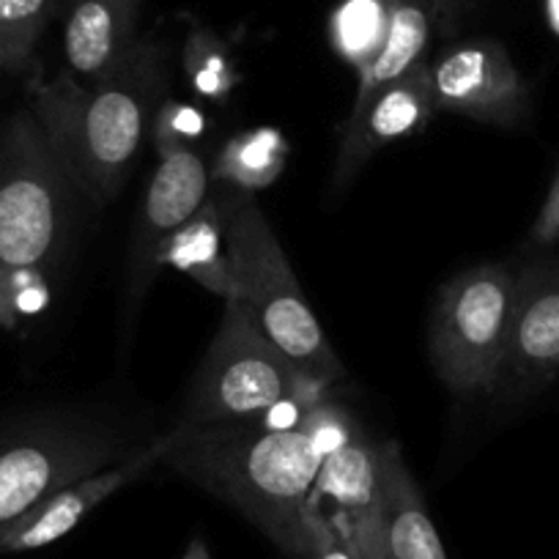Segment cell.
I'll use <instances>...</instances> for the list:
<instances>
[{
  "label": "cell",
  "instance_id": "1",
  "mask_svg": "<svg viewBox=\"0 0 559 559\" xmlns=\"http://www.w3.org/2000/svg\"><path fill=\"white\" fill-rule=\"evenodd\" d=\"M159 464L239 510L283 554L308 559L305 510L324 453L316 448L305 423L272 428L261 414L219 423L181 419L165 433Z\"/></svg>",
  "mask_w": 559,
  "mask_h": 559
},
{
  "label": "cell",
  "instance_id": "2",
  "mask_svg": "<svg viewBox=\"0 0 559 559\" xmlns=\"http://www.w3.org/2000/svg\"><path fill=\"white\" fill-rule=\"evenodd\" d=\"M165 47L138 39L123 61L99 83L74 74L31 80V112L45 129L74 192L105 206L132 170L152 110L165 91Z\"/></svg>",
  "mask_w": 559,
  "mask_h": 559
},
{
  "label": "cell",
  "instance_id": "3",
  "mask_svg": "<svg viewBox=\"0 0 559 559\" xmlns=\"http://www.w3.org/2000/svg\"><path fill=\"white\" fill-rule=\"evenodd\" d=\"M219 201L225 217V247L239 283L241 302L250 308L269 341L308 379L324 386L341 381L346 368L332 352L261 206L252 195L236 190H228Z\"/></svg>",
  "mask_w": 559,
  "mask_h": 559
},
{
  "label": "cell",
  "instance_id": "4",
  "mask_svg": "<svg viewBox=\"0 0 559 559\" xmlns=\"http://www.w3.org/2000/svg\"><path fill=\"white\" fill-rule=\"evenodd\" d=\"M324 390L269 341L245 302H225L223 324L192 381L181 419L219 423L258 417L288 397L324 401Z\"/></svg>",
  "mask_w": 559,
  "mask_h": 559
},
{
  "label": "cell",
  "instance_id": "5",
  "mask_svg": "<svg viewBox=\"0 0 559 559\" xmlns=\"http://www.w3.org/2000/svg\"><path fill=\"white\" fill-rule=\"evenodd\" d=\"M72 181L31 110L0 132V263L56 261L69 230Z\"/></svg>",
  "mask_w": 559,
  "mask_h": 559
},
{
  "label": "cell",
  "instance_id": "6",
  "mask_svg": "<svg viewBox=\"0 0 559 559\" xmlns=\"http://www.w3.org/2000/svg\"><path fill=\"white\" fill-rule=\"evenodd\" d=\"M140 448L96 419H34L0 433V535L58 488L107 469Z\"/></svg>",
  "mask_w": 559,
  "mask_h": 559
},
{
  "label": "cell",
  "instance_id": "7",
  "mask_svg": "<svg viewBox=\"0 0 559 559\" xmlns=\"http://www.w3.org/2000/svg\"><path fill=\"white\" fill-rule=\"evenodd\" d=\"M513 302L515 274L499 263L469 269L442 288L431 321V359L450 390L497 392Z\"/></svg>",
  "mask_w": 559,
  "mask_h": 559
},
{
  "label": "cell",
  "instance_id": "8",
  "mask_svg": "<svg viewBox=\"0 0 559 559\" xmlns=\"http://www.w3.org/2000/svg\"><path fill=\"white\" fill-rule=\"evenodd\" d=\"M308 510L330 524L354 559H386L381 444L357 433L326 455L316 475Z\"/></svg>",
  "mask_w": 559,
  "mask_h": 559
},
{
  "label": "cell",
  "instance_id": "9",
  "mask_svg": "<svg viewBox=\"0 0 559 559\" xmlns=\"http://www.w3.org/2000/svg\"><path fill=\"white\" fill-rule=\"evenodd\" d=\"M437 110L491 127H519L530 116V88L499 41L475 39L444 52L431 67Z\"/></svg>",
  "mask_w": 559,
  "mask_h": 559
},
{
  "label": "cell",
  "instance_id": "10",
  "mask_svg": "<svg viewBox=\"0 0 559 559\" xmlns=\"http://www.w3.org/2000/svg\"><path fill=\"white\" fill-rule=\"evenodd\" d=\"M559 376V258L532 261L515 274L508 352L497 392L526 397Z\"/></svg>",
  "mask_w": 559,
  "mask_h": 559
},
{
  "label": "cell",
  "instance_id": "11",
  "mask_svg": "<svg viewBox=\"0 0 559 559\" xmlns=\"http://www.w3.org/2000/svg\"><path fill=\"white\" fill-rule=\"evenodd\" d=\"M165 453V437L152 439L140 450H134L129 459L107 466V469L94 472V475L74 480L69 486L58 488L47 499H41L36 508L20 521H14L3 535H0V557L3 554H25L36 548L52 546L56 540L67 537L85 515L99 508L107 497L121 491L123 486L138 480L146 469L159 464Z\"/></svg>",
  "mask_w": 559,
  "mask_h": 559
},
{
  "label": "cell",
  "instance_id": "12",
  "mask_svg": "<svg viewBox=\"0 0 559 559\" xmlns=\"http://www.w3.org/2000/svg\"><path fill=\"white\" fill-rule=\"evenodd\" d=\"M433 112L437 102H433L431 67L419 61L395 83L384 85L359 116L346 121V134L335 165L337 190L348 185L381 146L419 132L431 121Z\"/></svg>",
  "mask_w": 559,
  "mask_h": 559
},
{
  "label": "cell",
  "instance_id": "13",
  "mask_svg": "<svg viewBox=\"0 0 559 559\" xmlns=\"http://www.w3.org/2000/svg\"><path fill=\"white\" fill-rule=\"evenodd\" d=\"M159 154V168L148 185L143 217L134 247V286L143 288L152 277V252L170 230L192 217L203 206L209 192V168L195 146L176 140H154Z\"/></svg>",
  "mask_w": 559,
  "mask_h": 559
},
{
  "label": "cell",
  "instance_id": "14",
  "mask_svg": "<svg viewBox=\"0 0 559 559\" xmlns=\"http://www.w3.org/2000/svg\"><path fill=\"white\" fill-rule=\"evenodd\" d=\"M143 0H63V52L69 74L99 83L138 41Z\"/></svg>",
  "mask_w": 559,
  "mask_h": 559
},
{
  "label": "cell",
  "instance_id": "15",
  "mask_svg": "<svg viewBox=\"0 0 559 559\" xmlns=\"http://www.w3.org/2000/svg\"><path fill=\"white\" fill-rule=\"evenodd\" d=\"M157 266L179 269L223 302H241L239 283L225 247V217L219 198H206L187 223L170 230L154 247L148 269L154 272Z\"/></svg>",
  "mask_w": 559,
  "mask_h": 559
},
{
  "label": "cell",
  "instance_id": "16",
  "mask_svg": "<svg viewBox=\"0 0 559 559\" xmlns=\"http://www.w3.org/2000/svg\"><path fill=\"white\" fill-rule=\"evenodd\" d=\"M384 469V557L448 559L437 524L426 508L397 442L381 444Z\"/></svg>",
  "mask_w": 559,
  "mask_h": 559
},
{
  "label": "cell",
  "instance_id": "17",
  "mask_svg": "<svg viewBox=\"0 0 559 559\" xmlns=\"http://www.w3.org/2000/svg\"><path fill=\"white\" fill-rule=\"evenodd\" d=\"M431 0H395L386 3V34L376 56L359 69L357 99H354L352 116H359L370 99L379 94L384 85L395 83L397 78L408 72L414 63H419L423 50L431 36Z\"/></svg>",
  "mask_w": 559,
  "mask_h": 559
},
{
  "label": "cell",
  "instance_id": "18",
  "mask_svg": "<svg viewBox=\"0 0 559 559\" xmlns=\"http://www.w3.org/2000/svg\"><path fill=\"white\" fill-rule=\"evenodd\" d=\"M286 138L272 127H258L239 132L225 143L212 174L230 190L252 195L280 179L286 170Z\"/></svg>",
  "mask_w": 559,
  "mask_h": 559
},
{
  "label": "cell",
  "instance_id": "19",
  "mask_svg": "<svg viewBox=\"0 0 559 559\" xmlns=\"http://www.w3.org/2000/svg\"><path fill=\"white\" fill-rule=\"evenodd\" d=\"M63 0H0V72H25Z\"/></svg>",
  "mask_w": 559,
  "mask_h": 559
},
{
  "label": "cell",
  "instance_id": "20",
  "mask_svg": "<svg viewBox=\"0 0 559 559\" xmlns=\"http://www.w3.org/2000/svg\"><path fill=\"white\" fill-rule=\"evenodd\" d=\"M384 0H346L332 17V41L357 72L376 56V50L384 41Z\"/></svg>",
  "mask_w": 559,
  "mask_h": 559
},
{
  "label": "cell",
  "instance_id": "21",
  "mask_svg": "<svg viewBox=\"0 0 559 559\" xmlns=\"http://www.w3.org/2000/svg\"><path fill=\"white\" fill-rule=\"evenodd\" d=\"M185 72L192 88L212 102H225L239 83L228 50L212 31H192L185 45Z\"/></svg>",
  "mask_w": 559,
  "mask_h": 559
},
{
  "label": "cell",
  "instance_id": "22",
  "mask_svg": "<svg viewBox=\"0 0 559 559\" xmlns=\"http://www.w3.org/2000/svg\"><path fill=\"white\" fill-rule=\"evenodd\" d=\"M50 305V286L41 266L0 263V330H17L25 319Z\"/></svg>",
  "mask_w": 559,
  "mask_h": 559
},
{
  "label": "cell",
  "instance_id": "23",
  "mask_svg": "<svg viewBox=\"0 0 559 559\" xmlns=\"http://www.w3.org/2000/svg\"><path fill=\"white\" fill-rule=\"evenodd\" d=\"M305 428H308L310 439L316 442V448L324 453V459L330 453H335L337 448H343L346 442H352L357 437V426H354V419L348 417L346 408L335 406L330 401H321L305 414Z\"/></svg>",
  "mask_w": 559,
  "mask_h": 559
},
{
  "label": "cell",
  "instance_id": "24",
  "mask_svg": "<svg viewBox=\"0 0 559 559\" xmlns=\"http://www.w3.org/2000/svg\"><path fill=\"white\" fill-rule=\"evenodd\" d=\"M203 132H206L203 112L185 102H165L152 123V140H176L185 146H195Z\"/></svg>",
  "mask_w": 559,
  "mask_h": 559
},
{
  "label": "cell",
  "instance_id": "25",
  "mask_svg": "<svg viewBox=\"0 0 559 559\" xmlns=\"http://www.w3.org/2000/svg\"><path fill=\"white\" fill-rule=\"evenodd\" d=\"M305 519H308V530H310L308 559H354L352 551L337 540L335 532L330 530V524H326L319 513L305 510Z\"/></svg>",
  "mask_w": 559,
  "mask_h": 559
},
{
  "label": "cell",
  "instance_id": "26",
  "mask_svg": "<svg viewBox=\"0 0 559 559\" xmlns=\"http://www.w3.org/2000/svg\"><path fill=\"white\" fill-rule=\"evenodd\" d=\"M532 241L537 247H551L559 241V174L548 190L546 201H543L535 225H532Z\"/></svg>",
  "mask_w": 559,
  "mask_h": 559
},
{
  "label": "cell",
  "instance_id": "27",
  "mask_svg": "<svg viewBox=\"0 0 559 559\" xmlns=\"http://www.w3.org/2000/svg\"><path fill=\"white\" fill-rule=\"evenodd\" d=\"M181 559H212V551H209V546L203 537H192V540L187 543Z\"/></svg>",
  "mask_w": 559,
  "mask_h": 559
},
{
  "label": "cell",
  "instance_id": "28",
  "mask_svg": "<svg viewBox=\"0 0 559 559\" xmlns=\"http://www.w3.org/2000/svg\"><path fill=\"white\" fill-rule=\"evenodd\" d=\"M548 20H551V28L559 34V0H546Z\"/></svg>",
  "mask_w": 559,
  "mask_h": 559
},
{
  "label": "cell",
  "instance_id": "29",
  "mask_svg": "<svg viewBox=\"0 0 559 559\" xmlns=\"http://www.w3.org/2000/svg\"><path fill=\"white\" fill-rule=\"evenodd\" d=\"M459 0H431L433 9H442V12H453Z\"/></svg>",
  "mask_w": 559,
  "mask_h": 559
},
{
  "label": "cell",
  "instance_id": "30",
  "mask_svg": "<svg viewBox=\"0 0 559 559\" xmlns=\"http://www.w3.org/2000/svg\"><path fill=\"white\" fill-rule=\"evenodd\" d=\"M384 3H395V0H384Z\"/></svg>",
  "mask_w": 559,
  "mask_h": 559
}]
</instances>
